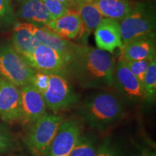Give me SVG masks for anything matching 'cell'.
I'll return each mask as SVG.
<instances>
[{
    "instance_id": "12",
    "label": "cell",
    "mask_w": 156,
    "mask_h": 156,
    "mask_svg": "<svg viewBox=\"0 0 156 156\" xmlns=\"http://www.w3.org/2000/svg\"><path fill=\"white\" fill-rule=\"evenodd\" d=\"M95 44L98 49L113 53L122 47L119 20L104 17L94 30Z\"/></svg>"
},
{
    "instance_id": "13",
    "label": "cell",
    "mask_w": 156,
    "mask_h": 156,
    "mask_svg": "<svg viewBox=\"0 0 156 156\" xmlns=\"http://www.w3.org/2000/svg\"><path fill=\"white\" fill-rule=\"evenodd\" d=\"M77 11L81 19L82 29L76 39L81 42L82 45H85L89 36L95 30L103 16L92 0H80L77 3Z\"/></svg>"
},
{
    "instance_id": "28",
    "label": "cell",
    "mask_w": 156,
    "mask_h": 156,
    "mask_svg": "<svg viewBox=\"0 0 156 156\" xmlns=\"http://www.w3.org/2000/svg\"><path fill=\"white\" fill-rule=\"evenodd\" d=\"M66 6L69 10H76L77 11V5L75 0H57Z\"/></svg>"
},
{
    "instance_id": "18",
    "label": "cell",
    "mask_w": 156,
    "mask_h": 156,
    "mask_svg": "<svg viewBox=\"0 0 156 156\" xmlns=\"http://www.w3.org/2000/svg\"><path fill=\"white\" fill-rule=\"evenodd\" d=\"M34 34L40 44L47 45L54 48L69 60L77 46V44L71 42L69 40L63 38L46 27L38 28L35 26Z\"/></svg>"
},
{
    "instance_id": "24",
    "label": "cell",
    "mask_w": 156,
    "mask_h": 156,
    "mask_svg": "<svg viewBox=\"0 0 156 156\" xmlns=\"http://www.w3.org/2000/svg\"><path fill=\"white\" fill-rule=\"evenodd\" d=\"M152 59H142L132 62L126 61L130 71L135 76L136 79L140 81V83L142 84V83H143L146 72H147L148 67H149Z\"/></svg>"
},
{
    "instance_id": "8",
    "label": "cell",
    "mask_w": 156,
    "mask_h": 156,
    "mask_svg": "<svg viewBox=\"0 0 156 156\" xmlns=\"http://www.w3.org/2000/svg\"><path fill=\"white\" fill-rule=\"evenodd\" d=\"M81 134L82 126L77 120L64 119L46 156H69Z\"/></svg>"
},
{
    "instance_id": "15",
    "label": "cell",
    "mask_w": 156,
    "mask_h": 156,
    "mask_svg": "<svg viewBox=\"0 0 156 156\" xmlns=\"http://www.w3.org/2000/svg\"><path fill=\"white\" fill-rule=\"evenodd\" d=\"M44 27L67 40L76 39L82 29L81 19L76 10H69L62 16L50 20Z\"/></svg>"
},
{
    "instance_id": "9",
    "label": "cell",
    "mask_w": 156,
    "mask_h": 156,
    "mask_svg": "<svg viewBox=\"0 0 156 156\" xmlns=\"http://www.w3.org/2000/svg\"><path fill=\"white\" fill-rule=\"evenodd\" d=\"M114 85L129 101L142 102L145 101L142 84L132 73L126 62L122 56L115 66Z\"/></svg>"
},
{
    "instance_id": "27",
    "label": "cell",
    "mask_w": 156,
    "mask_h": 156,
    "mask_svg": "<svg viewBox=\"0 0 156 156\" xmlns=\"http://www.w3.org/2000/svg\"><path fill=\"white\" fill-rule=\"evenodd\" d=\"M50 80V73L46 72L36 71L32 80V85L44 95L47 90Z\"/></svg>"
},
{
    "instance_id": "17",
    "label": "cell",
    "mask_w": 156,
    "mask_h": 156,
    "mask_svg": "<svg viewBox=\"0 0 156 156\" xmlns=\"http://www.w3.org/2000/svg\"><path fill=\"white\" fill-rule=\"evenodd\" d=\"M122 57L126 62L152 59L155 56L154 38L145 37L123 44L120 48Z\"/></svg>"
},
{
    "instance_id": "30",
    "label": "cell",
    "mask_w": 156,
    "mask_h": 156,
    "mask_svg": "<svg viewBox=\"0 0 156 156\" xmlns=\"http://www.w3.org/2000/svg\"><path fill=\"white\" fill-rule=\"evenodd\" d=\"M75 1L76 2V3H77H77H78V2H80V0H75Z\"/></svg>"
},
{
    "instance_id": "20",
    "label": "cell",
    "mask_w": 156,
    "mask_h": 156,
    "mask_svg": "<svg viewBox=\"0 0 156 156\" xmlns=\"http://www.w3.org/2000/svg\"><path fill=\"white\" fill-rule=\"evenodd\" d=\"M98 147L96 138L82 134L69 156H96Z\"/></svg>"
},
{
    "instance_id": "31",
    "label": "cell",
    "mask_w": 156,
    "mask_h": 156,
    "mask_svg": "<svg viewBox=\"0 0 156 156\" xmlns=\"http://www.w3.org/2000/svg\"><path fill=\"white\" fill-rule=\"evenodd\" d=\"M13 156H19V155H13Z\"/></svg>"
},
{
    "instance_id": "23",
    "label": "cell",
    "mask_w": 156,
    "mask_h": 156,
    "mask_svg": "<svg viewBox=\"0 0 156 156\" xmlns=\"http://www.w3.org/2000/svg\"><path fill=\"white\" fill-rule=\"evenodd\" d=\"M15 20V15L10 0H0V27L11 25Z\"/></svg>"
},
{
    "instance_id": "25",
    "label": "cell",
    "mask_w": 156,
    "mask_h": 156,
    "mask_svg": "<svg viewBox=\"0 0 156 156\" xmlns=\"http://www.w3.org/2000/svg\"><path fill=\"white\" fill-rule=\"evenodd\" d=\"M96 156H124L119 145L110 138H106L98 147Z\"/></svg>"
},
{
    "instance_id": "3",
    "label": "cell",
    "mask_w": 156,
    "mask_h": 156,
    "mask_svg": "<svg viewBox=\"0 0 156 156\" xmlns=\"http://www.w3.org/2000/svg\"><path fill=\"white\" fill-rule=\"evenodd\" d=\"M119 22L123 44L145 37L154 38L155 36V11L153 6L148 4H136Z\"/></svg>"
},
{
    "instance_id": "21",
    "label": "cell",
    "mask_w": 156,
    "mask_h": 156,
    "mask_svg": "<svg viewBox=\"0 0 156 156\" xmlns=\"http://www.w3.org/2000/svg\"><path fill=\"white\" fill-rule=\"evenodd\" d=\"M145 98L147 102L152 103L155 101L156 95V58L155 56L151 60L146 72L143 83Z\"/></svg>"
},
{
    "instance_id": "4",
    "label": "cell",
    "mask_w": 156,
    "mask_h": 156,
    "mask_svg": "<svg viewBox=\"0 0 156 156\" xmlns=\"http://www.w3.org/2000/svg\"><path fill=\"white\" fill-rule=\"evenodd\" d=\"M36 70L9 44H0V78L19 87L32 83Z\"/></svg>"
},
{
    "instance_id": "11",
    "label": "cell",
    "mask_w": 156,
    "mask_h": 156,
    "mask_svg": "<svg viewBox=\"0 0 156 156\" xmlns=\"http://www.w3.org/2000/svg\"><path fill=\"white\" fill-rule=\"evenodd\" d=\"M21 94V121L23 125H31L46 114L43 95L32 84L20 87Z\"/></svg>"
},
{
    "instance_id": "5",
    "label": "cell",
    "mask_w": 156,
    "mask_h": 156,
    "mask_svg": "<svg viewBox=\"0 0 156 156\" xmlns=\"http://www.w3.org/2000/svg\"><path fill=\"white\" fill-rule=\"evenodd\" d=\"M64 119L61 115L46 113L31 124L25 142L33 155H46L51 143Z\"/></svg>"
},
{
    "instance_id": "6",
    "label": "cell",
    "mask_w": 156,
    "mask_h": 156,
    "mask_svg": "<svg viewBox=\"0 0 156 156\" xmlns=\"http://www.w3.org/2000/svg\"><path fill=\"white\" fill-rule=\"evenodd\" d=\"M43 97L46 107L54 112L71 108L77 101L67 76L61 73H50L48 87Z\"/></svg>"
},
{
    "instance_id": "26",
    "label": "cell",
    "mask_w": 156,
    "mask_h": 156,
    "mask_svg": "<svg viewBox=\"0 0 156 156\" xmlns=\"http://www.w3.org/2000/svg\"><path fill=\"white\" fill-rule=\"evenodd\" d=\"M49 13L51 20L62 16L69 10L63 4L57 0H42Z\"/></svg>"
},
{
    "instance_id": "1",
    "label": "cell",
    "mask_w": 156,
    "mask_h": 156,
    "mask_svg": "<svg viewBox=\"0 0 156 156\" xmlns=\"http://www.w3.org/2000/svg\"><path fill=\"white\" fill-rule=\"evenodd\" d=\"M115 66L114 58L108 52L77 44L65 76L83 88H105L114 86Z\"/></svg>"
},
{
    "instance_id": "14",
    "label": "cell",
    "mask_w": 156,
    "mask_h": 156,
    "mask_svg": "<svg viewBox=\"0 0 156 156\" xmlns=\"http://www.w3.org/2000/svg\"><path fill=\"white\" fill-rule=\"evenodd\" d=\"M34 28L35 25L28 23H17L13 28L12 46L25 60L40 44L34 34Z\"/></svg>"
},
{
    "instance_id": "10",
    "label": "cell",
    "mask_w": 156,
    "mask_h": 156,
    "mask_svg": "<svg viewBox=\"0 0 156 156\" xmlns=\"http://www.w3.org/2000/svg\"><path fill=\"white\" fill-rule=\"evenodd\" d=\"M0 119L8 124L20 123V88L0 78Z\"/></svg>"
},
{
    "instance_id": "16",
    "label": "cell",
    "mask_w": 156,
    "mask_h": 156,
    "mask_svg": "<svg viewBox=\"0 0 156 156\" xmlns=\"http://www.w3.org/2000/svg\"><path fill=\"white\" fill-rule=\"evenodd\" d=\"M17 14L25 23L38 28H43L51 20L42 0H20Z\"/></svg>"
},
{
    "instance_id": "7",
    "label": "cell",
    "mask_w": 156,
    "mask_h": 156,
    "mask_svg": "<svg viewBox=\"0 0 156 156\" xmlns=\"http://www.w3.org/2000/svg\"><path fill=\"white\" fill-rule=\"evenodd\" d=\"M26 61L36 71L61 73L65 75L69 60L54 48L39 44Z\"/></svg>"
},
{
    "instance_id": "29",
    "label": "cell",
    "mask_w": 156,
    "mask_h": 156,
    "mask_svg": "<svg viewBox=\"0 0 156 156\" xmlns=\"http://www.w3.org/2000/svg\"><path fill=\"white\" fill-rule=\"evenodd\" d=\"M139 156H155V153L150 151L148 149H143L140 152Z\"/></svg>"
},
{
    "instance_id": "2",
    "label": "cell",
    "mask_w": 156,
    "mask_h": 156,
    "mask_svg": "<svg viewBox=\"0 0 156 156\" xmlns=\"http://www.w3.org/2000/svg\"><path fill=\"white\" fill-rule=\"evenodd\" d=\"M122 101L114 93L101 91L90 96L80 108V116L90 128L103 132L124 116Z\"/></svg>"
},
{
    "instance_id": "19",
    "label": "cell",
    "mask_w": 156,
    "mask_h": 156,
    "mask_svg": "<svg viewBox=\"0 0 156 156\" xmlns=\"http://www.w3.org/2000/svg\"><path fill=\"white\" fill-rule=\"evenodd\" d=\"M103 17L121 20L134 6L129 0H92Z\"/></svg>"
},
{
    "instance_id": "22",
    "label": "cell",
    "mask_w": 156,
    "mask_h": 156,
    "mask_svg": "<svg viewBox=\"0 0 156 156\" xmlns=\"http://www.w3.org/2000/svg\"><path fill=\"white\" fill-rule=\"evenodd\" d=\"M15 147L14 136L8 129L0 123V154L8 153Z\"/></svg>"
}]
</instances>
